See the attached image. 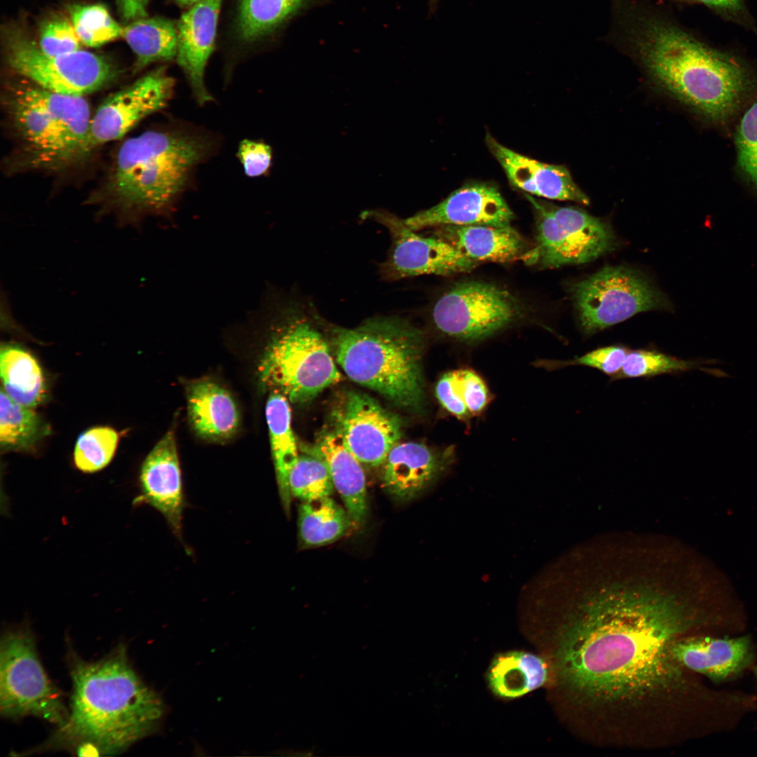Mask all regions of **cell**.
<instances>
[{
  "mask_svg": "<svg viewBox=\"0 0 757 757\" xmlns=\"http://www.w3.org/2000/svg\"><path fill=\"white\" fill-rule=\"evenodd\" d=\"M388 231L391 246L380 267L382 277L397 280L420 275H449L468 272L479 263L472 261L442 238L424 237L409 229L403 219L386 212L365 213Z\"/></svg>",
  "mask_w": 757,
  "mask_h": 757,
  "instance_id": "cell-13",
  "label": "cell"
},
{
  "mask_svg": "<svg viewBox=\"0 0 757 757\" xmlns=\"http://www.w3.org/2000/svg\"><path fill=\"white\" fill-rule=\"evenodd\" d=\"M69 709L39 660L27 627L7 629L0 643V713L12 720L34 716L62 726Z\"/></svg>",
  "mask_w": 757,
  "mask_h": 757,
  "instance_id": "cell-7",
  "label": "cell"
},
{
  "mask_svg": "<svg viewBox=\"0 0 757 757\" xmlns=\"http://www.w3.org/2000/svg\"><path fill=\"white\" fill-rule=\"evenodd\" d=\"M4 39L8 66L27 80L56 93L84 97L106 86L118 73L107 57L82 49L46 54L20 27H7Z\"/></svg>",
  "mask_w": 757,
  "mask_h": 757,
  "instance_id": "cell-8",
  "label": "cell"
},
{
  "mask_svg": "<svg viewBox=\"0 0 757 757\" xmlns=\"http://www.w3.org/2000/svg\"><path fill=\"white\" fill-rule=\"evenodd\" d=\"M580 327L591 336L636 313L666 307L662 294L643 276L623 266H606L571 286Z\"/></svg>",
  "mask_w": 757,
  "mask_h": 757,
  "instance_id": "cell-10",
  "label": "cell"
},
{
  "mask_svg": "<svg viewBox=\"0 0 757 757\" xmlns=\"http://www.w3.org/2000/svg\"><path fill=\"white\" fill-rule=\"evenodd\" d=\"M221 4L222 0H200L190 6L177 22L175 59L200 105L214 100L205 86V72L215 46Z\"/></svg>",
  "mask_w": 757,
  "mask_h": 757,
  "instance_id": "cell-19",
  "label": "cell"
},
{
  "mask_svg": "<svg viewBox=\"0 0 757 757\" xmlns=\"http://www.w3.org/2000/svg\"><path fill=\"white\" fill-rule=\"evenodd\" d=\"M272 149L263 141L243 139L238 146L237 157L245 175L257 177L267 173L272 163Z\"/></svg>",
  "mask_w": 757,
  "mask_h": 757,
  "instance_id": "cell-39",
  "label": "cell"
},
{
  "mask_svg": "<svg viewBox=\"0 0 757 757\" xmlns=\"http://www.w3.org/2000/svg\"><path fill=\"white\" fill-rule=\"evenodd\" d=\"M311 0H240L237 29L243 41H254L273 32Z\"/></svg>",
  "mask_w": 757,
  "mask_h": 757,
  "instance_id": "cell-30",
  "label": "cell"
},
{
  "mask_svg": "<svg viewBox=\"0 0 757 757\" xmlns=\"http://www.w3.org/2000/svg\"><path fill=\"white\" fill-rule=\"evenodd\" d=\"M211 135L174 124L145 131L122 143L102 188L89 200L123 224L168 215L191 184L196 168L215 149Z\"/></svg>",
  "mask_w": 757,
  "mask_h": 757,
  "instance_id": "cell-3",
  "label": "cell"
},
{
  "mask_svg": "<svg viewBox=\"0 0 757 757\" xmlns=\"http://www.w3.org/2000/svg\"><path fill=\"white\" fill-rule=\"evenodd\" d=\"M336 427L350 451L369 467L383 465L403 432L397 414L357 391L348 393Z\"/></svg>",
  "mask_w": 757,
  "mask_h": 757,
  "instance_id": "cell-15",
  "label": "cell"
},
{
  "mask_svg": "<svg viewBox=\"0 0 757 757\" xmlns=\"http://www.w3.org/2000/svg\"><path fill=\"white\" fill-rule=\"evenodd\" d=\"M704 4L721 9L737 10L740 8L741 0H699Z\"/></svg>",
  "mask_w": 757,
  "mask_h": 757,
  "instance_id": "cell-43",
  "label": "cell"
},
{
  "mask_svg": "<svg viewBox=\"0 0 757 757\" xmlns=\"http://www.w3.org/2000/svg\"><path fill=\"white\" fill-rule=\"evenodd\" d=\"M435 395L442 407L457 418H463L470 414L460 393L456 370L448 371L439 378L435 386Z\"/></svg>",
  "mask_w": 757,
  "mask_h": 757,
  "instance_id": "cell-41",
  "label": "cell"
},
{
  "mask_svg": "<svg viewBox=\"0 0 757 757\" xmlns=\"http://www.w3.org/2000/svg\"><path fill=\"white\" fill-rule=\"evenodd\" d=\"M752 669L757 681V664L753 665Z\"/></svg>",
  "mask_w": 757,
  "mask_h": 757,
  "instance_id": "cell-46",
  "label": "cell"
},
{
  "mask_svg": "<svg viewBox=\"0 0 757 757\" xmlns=\"http://www.w3.org/2000/svg\"><path fill=\"white\" fill-rule=\"evenodd\" d=\"M5 102L10 121L21 140L27 167L57 170L72 164L71 151L59 125L32 95L26 82L9 87Z\"/></svg>",
  "mask_w": 757,
  "mask_h": 757,
  "instance_id": "cell-14",
  "label": "cell"
},
{
  "mask_svg": "<svg viewBox=\"0 0 757 757\" xmlns=\"http://www.w3.org/2000/svg\"><path fill=\"white\" fill-rule=\"evenodd\" d=\"M735 144L739 172L757 191V97L747 104L741 114Z\"/></svg>",
  "mask_w": 757,
  "mask_h": 757,
  "instance_id": "cell-36",
  "label": "cell"
},
{
  "mask_svg": "<svg viewBox=\"0 0 757 757\" xmlns=\"http://www.w3.org/2000/svg\"><path fill=\"white\" fill-rule=\"evenodd\" d=\"M67 11L82 44L97 48L122 37L123 27L102 4L67 6Z\"/></svg>",
  "mask_w": 757,
  "mask_h": 757,
  "instance_id": "cell-32",
  "label": "cell"
},
{
  "mask_svg": "<svg viewBox=\"0 0 757 757\" xmlns=\"http://www.w3.org/2000/svg\"><path fill=\"white\" fill-rule=\"evenodd\" d=\"M438 1H439V0H428L429 6L430 8V10L433 11L436 8V6H437V5L438 4Z\"/></svg>",
  "mask_w": 757,
  "mask_h": 757,
  "instance_id": "cell-45",
  "label": "cell"
},
{
  "mask_svg": "<svg viewBox=\"0 0 757 757\" xmlns=\"http://www.w3.org/2000/svg\"><path fill=\"white\" fill-rule=\"evenodd\" d=\"M72 681L67 720L42 745L80 756L114 755L156 732L165 712L162 698L135 671L124 645L88 662L69 655Z\"/></svg>",
  "mask_w": 757,
  "mask_h": 757,
  "instance_id": "cell-2",
  "label": "cell"
},
{
  "mask_svg": "<svg viewBox=\"0 0 757 757\" xmlns=\"http://www.w3.org/2000/svg\"><path fill=\"white\" fill-rule=\"evenodd\" d=\"M175 80L161 66L108 97L92 116L83 158L97 147L119 139L172 99Z\"/></svg>",
  "mask_w": 757,
  "mask_h": 757,
  "instance_id": "cell-12",
  "label": "cell"
},
{
  "mask_svg": "<svg viewBox=\"0 0 757 757\" xmlns=\"http://www.w3.org/2000/svg\"><path fill=\"white\" fill-rule=\"evenodd\" d=\"M671 653L683 668L702 674L718 684L740 677L753 667L756 658L750 635L680 638L674 643Z\"/></svg>",
  "mask_w": 757,
  "mask_h": 757,
  "instance_id": "cell-17",
  "label": "cell"
},
{
  "mask_svg": "<svg viewBox=\"0 0 757 757\" xmlns=\"http://www.w3.org/2000/svg\"><path fill=\"white\" fill-rule=\"evenodd\" d=\"M421 330L397 317H376L354 328L335 327L338 364L353 381L414 412L425 404Z\"/></svg>",
  "mask_w": 757,
  "mask_h": 757,
  "instance_id": "cell-5",
  "label": "cell"
},
{
  "mask_svg": "<svg viewBox=\"0 0 757 757\" xmlns=\"http://www.w3.org/2000/svg\"><path fill=\"white\" fill-rule=\"evenodd\" d=\"M453 461V448L437 450L421 443L398 442L382 465L383 486L399 502L413 500L444 476Z\"/></svg>",
  "mask_w": 757,
  "mask_h": 757,
  "instance_id": "cell-18",
  "label": "cell"
},
{
  "mask_svg": "<svg viewBox=\"0 0 757 757\" xmlns=\"http://www.w3.org/2000/svg\"><path fill=\"white\" fill-rule=\"evenodd\" d=\"M266 418L279 493L284 510L289 513L292 499L289 476L299 454L288 399L278 390H273L267 400Z\"/></svg>",
  "mask_w": 757,
  "mask_h": 757,
  "instance_id": "cell-26",
  "label": "cell"
},
{
  "mask_svg": "<svg viewBox=\"0 0 757 757\" xmlns=\"http://www.w3.org/2000/svg\"><path fill=\"white\" fill-rule=\"evenodd\" d=\"M540 592L561 608L555 662L589 701L635 704L688 687L671 648L694 629L725 630L715 583L667 547L637 540L587 545L557 560Z\"/></svg>",
  "mask_w": 757,
  "mask_h": 757,
  "instance_id": "cell-1",
  "label": "cell"
},
{
  "mask_svg": "<svg viewBox=\"0 0 757 757\" xmlns=\"http://www.w3.org/2000/svg\"><path fill=\"white\" fill-rule=\"evenodd\" d=\"M545 660L525 651H509L497 655L487 673L490 689L503 698L523 696L543 686L548 679Z\"/></svg>",
  "mask_w": 757,
  "mask_h": 757,
  "instance_id": "cell-25",
  "label": "cell"
},
{
  "mask_svg": "<svg viewBox=\"0 0 757 757\" xmlns=\"http://www.w3.org/2000/svg\"><path fill=\"white\" fill-rule=\"evenodd\" d=\"M0 371L2 389L15 402L33 408L43 401L46 392L43 374L27 350L15 344L3 345Z\"/></svg>",
  "mask_w": 757,
  "mask_h": 757,
  "instance_id": "cell-28",
  "label": "cell"
},
{
  "mask_svg": "<svg viewBox=\"0 0 757 757\" xmlns=\"http://www.w3.org/2000/svg\"><path fill=\"white\" fill-rule=\"evenodd\" d=\"M118 435L109 427L93 428L78 437L74 453L76 466L85 472H97L111 461Z\"/></svg>",
  "mask_w": 757,
  "mask_h": 757,
  "instance_id": "cell-35",
  "label": "cell"
},
{
  "mask_svg": "<svg viewBox=\"0 0 757 757\" xmlns=\"http://www.w3.org/2000/svg\"><path fill=\"white\" fill-rule=\"evenodd\" d=\"M122 37L135 55V71L176 58L178 32L172 20L146 16L131 21L124 26Z\"/></svg>",
  "mask_w": 757,
  "mask_h": 757,
  "instance_id": "cell-27",
  "label": "cell"
},
{
  "mask_svg": "<svg viewBox=\"0 0 757 757\" xmlns=\"http://www.w3.org/2000/svg\"><path fill=\"white\" fill-rule=\"evenodd\" d=\"M636 28L634 44L651 77L700 116L723 123L745 104L753 79L734 57L655 17L642 19Z\"/></svg>",
  "mask_w": 757,
  "mask_h": 757,
  "instance_id": "cell-4",
  "label": "cell"
},
{
  "mask_svg": "<svg viewBox=\"0 0 757 757\" xmlns=\"http://www.w3.org/2000/svg\"><path fill=\"white\" fill-rule=\"evenodd\" d=\"M179 5L182 6H191L200 0H175Z\"/></svg>",
  "mask_w": 757,
  "mask_h": 757,
  "instance_id": "cell-44",
  "label": "cell"
},
{
  "mask_svg": "<svg viewBox=\"0 0 757 757\" xmlns=\"http://www.w3.org/2000/svg\"><path fill=\"white\" fill-rule=\"evenodd\" d=\"M514 213L493 184L473 182L453 191L436 205L403 219L414 231L446 225L510 226Z\"/></svg>",
  "mask_w": 757,
  "mask_h": 757,
  "instance_id": "cell-16",
  "label": "cell"
},
{
  "mask_svg": "<svg viewBox=\"0 0 757 757\" xmlns=\"http://www.w3.org/2000/svg\"><path fill=\"white\" fill-rule=\"evenodd\" d=\"M630 349L621 345L600 347L572 360L549 361L546 364L550 369H560L568 366H583L596 369L616 381Z\"/></svg>",
  "mask_w": 757,
  "mask_h": 757,
  "instance_id": "cell-37",
  "label": "cell"
},
{
  "mask_svg": "<svg viewBox=\"0 0 757 757\" xmlns=\"http://www.w3.org/2000/svg\"><path fill=\"white\" fill-rule=\"evenodd\" d=\"M291 495L303 501L329 497L334 484L324 461L311 449L299 455L289 476Z\"/></svg>",
  "mask_w": 757,
  "mask_h": 757,
  "instance_id": "cell-33",
  "label": "cell"
},
{
  "mask_svg": "<svg viewBox=\"0 0 757 757\" xmlns=\"http://www.w3.org/2000/svg\"><path fill=\"white\" fill-rule=\"evenodd\" d=\"M39 48L50 55L70 53L81 50L82 43L70 20L55 17L43 22L39 28Z\"/></svg>",
  "mask_w": 757,
  "mask_h": 757,
  "instance_id": "cell-38",
  "label": "cell"
},
{
  "mask_svg": "<svg viewBox=\"0 0 757 757\" xmlns=\"http://www.w3.org/2000/svg\"><path fill=\"white\" fill-rule=\"evenodd\" d=\"M140 481L146 502L161 512L181 539L184 499L173 432H168L148 454L141 468Z\"/></svg>",
  "mask_w": 757,
  "mask_h": 757,
  "instance_id": "cell-21",
  "label": "cell"
},
{
  "mask_svg": "<svg viewBox=\"0 0 757 757\" xmlns=\"http://www.w3.org/2000/svg\"><path fill=\"white\" fill-rule=\"evenodd\" d=\"M435 236L477 263L509 262L527 252L522 237L510 225H446L439 226Z\"/></svg>",
  "mask_w": 757,
  "mask_h": 757,
  "instance_id": "cell-23",
  "label": "cell"
},
{
  "mask_svg": "<svg viewBox=\"0 0 757 757\" xmlns=\"http://www.w3.org/2000/svg\"><path fill=\"white\" fill-rule=\"evenodd\" d=\"M486 144L514 188L536 196L589 205L587 196L562 165L550 164L519 154L499 143L489 133Z\"/></svg>",
  "mask_w": 757,
  "mask_h": 757,
  "instance_id": "cell-20",
  "label": "cell"
},
{
  "mask_svg": "<svg viewBox=\"0 0 757 757\" xmlns=\"http://www.w3.org/2000/svg\"><path fill=\"white\" fill-rule=\"evenodd\" d=\"M456 372L460 393L469 413L474 415L481 413L489 401L485 383L472 370L459 369Z\"/></svg>",
  "mask_w": 757,
  "mask_h": 757,
  "instance_id": "cell-40",
  "label": "cell"
},
{
  "mask_svg": "<svg viewBox=\"0 0 757 757\" xmlns=\"http://www.w3.org/2000/svg\"><path fill=\"white\" fill-rule=\"evenodd\" d=\"M187 406L191 423L203 438L225 439L238 428L239 413L233 397L215 382L192 383L187 390Z\"/></svg>",
  "mask_w": 757,
  "mask_h": 757,
  "instance_id": "cell-24",
  "label": "cell"
},
{
  "mask_svg": "<svg viewBox=\"0 0 757 757\" xmlns=\"http://www.w3.org/2000/svg\"><path fill=\"white\" fill-rule=\"evenodd\" d=\"M536 220V244L523 259L528 264L555 268L591 261L615 246L611 227L574 207H560L525 193Z\"/></svg>",
  "mask_w": 757,
  "mask_h": 757,
  "instance_id": "cell-9",
  "label": "cell"
},
{
  "mask_svg": "<svg viewBox=\"0 0 757 757\" xmlns=\"http://www.w3.org/2000/svg\"><path fill=\"white\" fill-rule=\"evenodd\" d=\"M706 362L680 359L652 348L630 350L616 380L677 374Z\"/></svg>",
  "mask_w": 757,
  "mask_h": 757,
  "instance_id": "cell-34",
  "label": "cell"
},
{
  "mask_svg": "<svg viewBox=\"0 0 757 757\" xmlns=\"http://www.w3.org/2000/svg\"><path fill=\"white\" fill-rule=\"evenodd\" d=\"M351 517L332 498L303 501L299 509V535L306 547L332 543L348 530Z\"/></svg>",
  "mask_w": 757,
  "mask_h": 757,
  "instance_id": "cell-29",
  "label": "cell"
},
{
  "mask_svg": "<svg viewBox=\"0 0 757 757\" xmlns=\"http://www.w3.org/2000/svg\"><path fill=\"white\" fill-rule=\"evenodd\" d=\"M149 0H117L121 18L126 22L147 16Z\"/></svg>",
  "mask_w": 757,
  "mask_h": 757,
  "instance_id": "cell-42",
  "label": "cell"
},
{
  "mask_svg": "<svg viewBox=\"0 0 757 757\" xmlns=\"http://www.w3.org/2000/svg\"><path fill=\"white\" fill-rule=\"evenodd\" d=\"M38 414L12 400L1 388L0 394V443L5 449L22 450L32 446L43 431Z\"/></svg>",
  "mask_w": 757,
  "mask_h": 757,
  "instance_id": "cell-31",
  "label": "cell"
},
{
  "mask_svg": "<svg viewBox=\"0 0 757 757\" xmlns=\"http://www.w3.org/2000/svg\"><path fill=\"white\" fill-rule=\"evenodd\" d=\"M273 334L259 366L264 387L294 403H305L341 379L322 334L304 317L289 312Z\"/></svg>",
  "mask_w": 757,
  "mask_h": 757,
  "instance_id": "cell-6",
  "label": "cell"
},
{
  "mask_svg": "<svg viewBox=\"0 0 757 757\" xmlns=\"http://www.w3.org/2000/svg\"><path fill=\"white\" fill-rule=\"evenodd\" d=\"M521 315L517 299L507 290L484 282L456 283L435 302V327L456 339H486L515 322Z\"/></svg>",
  "mask_w": 757,
  "mask_h": 757,
  "instance_id": "cell-11",
  "label": "cell"
},
{
  "mask_svg": "<svg viewBox=\"0 0 757 757\" xmlns=\"http://www.w3.org/2000/svg\"><path fill=\"white\" fill-rule=\"evenodd\" d=\"M312 449L325 463L352 520L363 524L368 512L365 475L362 464L346 446L338 428L322 432Z\"/></svg>",
  "mask_w": 757,
  "mask_h": 757,
  "instance_id": "cell-22",
  "label": "cell"
}]
</instances>
